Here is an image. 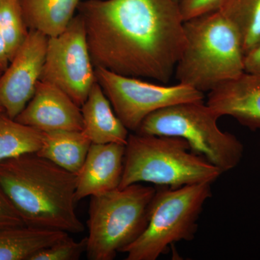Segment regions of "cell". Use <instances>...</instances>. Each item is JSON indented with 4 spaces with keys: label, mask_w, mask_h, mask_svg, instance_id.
<instances>
[{
    "label": "cell",
    "mask_w": 260,
    "mask_h": 260,
    "mask_svg": "<svg viewBox=\"0 0 260 260\" xmlns=\"http://www.w3.org/2000/svg\"><path fill=\"white\" fill-rule=\"evenodd\" d=\"M49 37L30 30L6 70L0 75V107L12 119L23 110L35 93L45 61Z\"/></svg>",
    "instance_id": "cell-10"
},
{
    "label": "cell",
    "mask_w": 260,
    "mask_h": 260,
    "mask_svg": "<svg viewBox=\"0 0 260 260\" xmlns=\"http://www.w3.org/2000/svg\"><path fill=\"white\" fill-rule=\"evenodd\" d=\"M0 112H4V110H3V108L0 107Z\"/></svg>",
    "instance_id": "cell-26"
},
{
    "label": "cell",
    "mask_w": 260,
    "mask_h": 260,
    "mask_svg": "<svg viewBox=\"0 0 260 260\" xmlns=\"http://www.w3.org/2000/svg\"><path fill=\"white\" fill-rule=\"evenodd\" d=\"M218 10L237 30L246 55L260 39V0H221Z\"/></svg>",
    "instance_id": "cell-19"
},
{
    "label": "cell",
    "mask_w": 260,
    "mask_h": 260,
    "mask_svg": "<svg viewBox=\"0 0 260 260\" xmlns=\"http://www.w3.org/2000/svg\"><path fill=\"white\" fill-rule=\"evenodd\" d=\"M223 174L204 157L191 151L185 140L134 133L125 145L124 172L119 188L147 182L179 188L213 184Z\"/></svg>",
    "instance_id": "cell-4"
},
{
    "label": "cell",
    "mask_w": 260,
    "mask_h": 260,
    "mask_svg": "<svg viewBox=\"0 0 260 260\" xmlns=\"http://www.w3.org/2000/svg\"><path fill=\"white\" fill-rule=\"evenodd\" d=\"M40 80L53 84L81 107L96 82L81 15L60 35L49 37Z\"/></svg>",
    "instance_id": "cell-9"
},
{
    "label": "cell",
    "mask_w": 260,
    "mask_h": 260,
    "mask_svg": "<svg viewBox=\"0 0 260 260\" xmlns=\"http://www.w3.org/2000/svg\"><path fill=\"white\" fill-rule=\"evenodd\" d=\"M25 225L18 210L0 188V231Z\"/></svg>",
    "instance_id": "cell-22"
},
{
    "label": "cell",
    "mask_w": 260,
    "mask_h": 260,
    "mask_svg": "<svg viewBox=\"0 0 260 260\" xmlns=\"http://www.w3.org/2000/svg\"><path fill=\"white\" fill-rule=\"evenodd\" d=\"M42 143L43 132L0 112V162L25 154L37 153Z\"/></svg>",
    "instance_id": "cell-18"
},
{
    "label": "cell",
    "mask_w": 260,
    "mask_h": 260,
    "mask_svg": "<svg viewBox=\"0 0 260 260\" xmlns=\"http://www.w3.org/2000/svg\"><path fill=\"white\" fill-rule=\"evenodd\" d=\"M176 1H177V2H178V3H179V2H180V1H181V0H176Z\"/></svg>",
    "instance_id": "cell-27"
},
{
    "label": "cell",
    "mask_w": 260,
    "mask_h": 260,
    "mask_svg": "<svg viewBox=\"0 0 260 260\" xmlns=\"http://www.w3.org/2000/svg\"><path fill=\"white\" fill-rule=\"evenodd\" d=\"M97 83L112 104L121 122L136 133L143 120L152 113L181 103L203 102L204 93L189 85H174L143 81L102 68H95Z\"/></svg>",
    "instance_id": "cell-8"
},
{
    "label": "cell",
    "mask_w": 260,
    "mask_h": 260,
    "mask_svg": "<svg viewBox=\"0 0 260 260\" xmlns=\"http://www.w3.org/2000/svg\"><path fill=\"white\" fill-rule=\"evenodd\" d=\"M21 124L43 133L83 131L81 108L60 88L39 80L35 93L15 118Z\"/></svg>",
    "instance_id": "cell-11"
},
{
    "label": "cell",
    "mask_w": 260,
    "mask_h": 260,
    "mask_svg": "<svg viewBox=\"0 0 260 260\" xmlns=\"http://www.w3.org/2000/svg\"><path fill=\"white\" fill-rule=\"evenodd\" d=\"M95 68L162 84L186 45L176 0H85L78 5Z\"/></svg>",
    "instance_id": "cell-1"
},
{
    "label": "cell",
    "mask_w": 260,
    "mask_h": 260,
    "mask_svg": "<svg viewBox=\"0 0 260 260\" xmlns=\"http://www.w3.org/2000/svg\"><path fill=\"white\" fill-rule=\"evenodd\" d=\"M125 145L92 143L76 175V203L119 188L124 172Z\"/></svg>",
    "instance_id": "cell-13"
},
{
    "label": "cell",
    "mask_w": 260,
    "mask_h": 260,
    "mask_svg": "<svg viewBox=\"0 0 260 260\" xmlns=\"http://www.w3.org/2000/svg\"><path fill=\"white\" fill-rule=\"evenodd\" d=\"M68 236L61 231L28 225L0 231V260H30L38 251Z\"/></svg>",
    "instance_id": "cell-17"
},
{
    "label": "cell",
    "mask_w": 260,
    "mask_h": 260,
    "mask_svg": "<svg viewBox=\"0 0 260 260\" xmlns=\"http://www.w3.org/2000/svg\"><path fill=\"white\" fill-rule=\"evenodd\" d=\"M244 70L247 73L260 74V39L255 47L246 54Z\"/></svg>",
    "instance_id": "cell-24"
},
{
    "label": "cell",
    "mask_w": 260,
    "mask_h": 260,
    "mask_svg": "<svg viewBox=\"0 0 260 260\" xmlns=\"http://www.w3.org/2000/svg\"><path fill=\"white\" fill-rule=\"evenodd\" d=\"M81 0H20L24 20L29 30L47 37L64 31L75 16Z\"/></svg>",
    "instance_id": "cell-15"
},
{
    "label": "cell",
    "mask_w": 260,
    "mask_h": 260,
    "mask_svg": "<svg viewBox=\"0 0 260 260\" xmlns=\"http://www.w3.org/2000/svg\"><path fill=\"white\" fill-rule=\"evenodd\" d=\"M184 28L186 45L174 72L179 83L209 93L245 71L239 34L219 10L185 20Z\"/></svg>",
    "instance_id": "cell-3"
},
{
    "label": "cell",
    "mask_w": 260,
    "mask_h": 260,
    "mask_svg": "<svg viewBox=\"0 0 260 260\" xmlns=\"http://www.w3.org/2000/svg\"><path fill=\"white\" fill-rule=\"evenodd\" d=\"M212 197L211 184L179 188L156 186L148 225L123 253L126 260H156L176 242H191L198 229L203 207Z\"/></svg>",
    "instance_id": "cell-7"
},
{
    "label": "cell",
    "mask_w": 260,
    "mask_h": 260,
    "mask_svg": "<svg viewBox=\"0 0 260 260\" xmlns=\"http://www.w3.org/2000/svg\"><path fill=\"white\" fill-rule=\"evenodd\" d=\"M221 0H181V15L184 21L218 10Z\"/></svg>",
    "instance_id": "cell-23"
},
{
    "label": "cell",
    "mask_w": 260,
    "mask_h": 260,
    "mask_svg": "<svg viewBox=\"0 0 260 260\" xmlns=\"http://www.w3.org/2000/svg\"><path fill=\"white\" fill-rule=\"evenodd\" d=\"M156 187L140 183L90 198L87 257L112 260L144 232Z\"/></svg>",
    "instance_id": "cell-5"
},
{
    "label": "cell",
    "mask_w": 260,
    "mask_h": 260,
    "mask_svg": "<svg viewBox=\"0 0 260 260\" xmlns=\"http://www.w3.org/2000/svg\"><path fill=\"white\" fill-rule=\"evenodd\" d=\"M10 61L6 43L0 32V75L3 74L8 68Z\"/></svg>",
    "instance_id": "cell-25"
},
{
    "label": "cell",
    "mask_w": 260,
    "mask_h": 260,
    "mask_svg": "<svg viewBox=\"0 0 260 260\" xmlns=\"http://www.w3.org/2000/svg\"><path fill=\"white\" fill-rule=\"evenodd\" d=\"M83 133L94 144H126L129 130L116 115L101 85L97 81L81 106Z\"/></svg>",
    "instance_id": "cell-14"
},
{
    "label": "cell",
    "mask_w": 260,
    "mask_h": 260,
    "mask_svg": "<svg viewBox=\"0 0 260 260\" xmlns=\"http://www.w3.org/2000/svg\"><path fill=\"white\" fill-rule=\"evenodd\" d=\"M87 250V237L80 241L68 237L38 251L30 260H78Z\"/></svg>",
    "instance_id": "cell-21"
},
{
    "label": "cell",
    "mask_w": 260,
    "mask_h": 260,
    "mask_svg": "<svg viewBox=\"0 0 260 260\" xmlns=\"http://www.w3.org/2000/svg\"><path fill=\"white\" fill-rule=\"evenodd\" d=\"M29 30L20 0H0V32L6 43L10 61L26 40Z\"/></svg>",
    "instance_id": "cell-20"
},
{
    "label": "cell",
    "mask_w": 260,
    "mask_h": 260,
    "mask_svg": "<svg viewBox=\"0 0 260 260\" xmlns=\"http://www.w3.org/2000/svg\"><path fill=\"white\" fill-rule=\"evenodd\" d=\"M91 144L83 131L48 132L43 133L42 148L37 154L77 175Z\"/></svg>",
    "instance_id": "cell-16"
},
{
    "label": "cell",
    "mask_w": 260,
    "mask_h": 260,
    "mask_svg": "<svg viewBox=\"0 0 260 260\" xmlns=\"http://www.w3.org/2000/svg\"><path fill=\"white\" fill-rule=\"evenodd\" d=\"M219 118L204 101L181 103L152 113L136 133L182 138L224 174L239 165L244 148L235 135L220 129Z\"/></svg>",
    "instance_id": "cell-6"
},
{
    "label": "cell",
    "mask_w": 260,
    "mask_h": 260,
    "mask_svg": "<svg viewBox=\"0 0 260 260\" xmlns=\"http://www.w3.org/2000/svg\"><path fill=\"white\" fill-rule=\"evenodd\" d=\"M0 188L28 226L80 234L76 175L37 153L0 162Z\"/></svg>",
    "instance_id": "cell-2"
},
{
    "label": "cell",
    "mask_w": 260,
    "mask_h": 260,
    "mask_svg": "<svg viewBox=\"0 0 260 260\" xmlns=\"http://www.w3.org/2000/svg\"><path fill=\"white\" fill-rule=\"evenodd\" d=\"M207 105L220 117L229 116L251 131L260 129V74L247 73L208 93Z\"/></svg>",
    "instance_id": "cell-12"
}]
</instances>
